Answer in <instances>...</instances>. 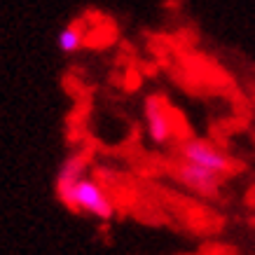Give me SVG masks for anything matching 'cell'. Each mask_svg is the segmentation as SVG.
<instances>
[{"label":"cell","instance_id":"2","mask_svg":"<svg viewBox=\"0 0 255 255\" xmlns=\"http://www.w3.org/2000/svg\"><path fill=\"white\" fill-rule=\"evenodd\" d=\"M178 155H180V162L197 164L201 169H209L213 173H220V176L230 173L234 166L232 159L225 155L220 147L201 138H185L178 145Z\"/></svg>","mask_w":255,"mask_h":255},{"label":"cell","instance_id":"1","mask_svg":"<svg viewBox=\"0 0 255 255\" xmlns=\"http://www.w3.org/2000/svg\"><path fill=\"white\" fill-rule=\"evenodd\" d=\"M61 201L73 211H82V213H89V216L99 218V220H110L115 216V206L113 201L108 199L106 190L92 180V178H80L75 185L63 187V190H56Z\"/></svg>","mask_w":255,"mask_h":255},{"label":"cell","instance_id":"4","mask_svg":"<svg viewBox=\"0 0 255 255\" xmlns=\"http://www.w3.org/2000/svg\"><path fill=\"white\" fill-rule=\"evenodd\" d=\"M176 178L185 187H190V190H194V192H199V194H206V197L216 194L220 190V180H223L220 173H213L209 169H201L197 164H187V162L178 164Z\"/></svg>","mask_w":255,"mask_h":255},{"label":"cell","instance_id":"5","mask_svg":"<svg viewBox=\"0 0 255 255\" xmlns=\"http://www.w3.org/2000/svg\"><path fill=\"white\" fill-rule=\"evenodd\" d=\"M85 157H87L85 152H80V155L68 157V159L61 164L59 176H56V190H63V187L75 185L80 178H85V169H87V159H85Z\"/></svg>","mask_w":255,"mask_h":255},{"label":"cell","instance_id":"6","mask_svg":"<svg viewBox=\"0 0 255 255\" xmlns=\"http://www.w3.org/2000/svg\"><path fill=\"white\" fill-rule=\"evenodd\" d=\"M59 49H61L63 54H73V52H78L85 47V28H82V23L80 21H73L68 23L61 33H59Z\"/></svg>","mask_w":255,"mask_h":255},{"label":"cell","instance_id":"3","mask_svg":"<svg viewBox=\"0 0 255 255\" xmlns=\"http://www.w3.org/2000/svg\"><path fill=\"white\" fill-rule=\"evenodd\" d=\"M143 115H145L147 136H150V140L157 143V145L166 143V140L171 138V131H173L171 117H169V108H166V101H164L162 96H147Z\"/></svg>","mask_w":255,"mask_h":255}]
</instances>
